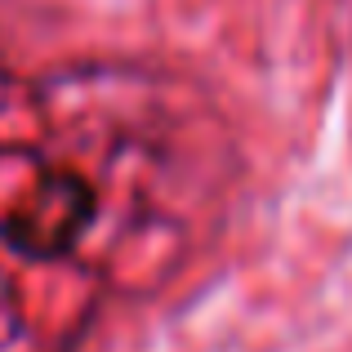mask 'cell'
Masks as SVG:
<instances>
[{"instance_id":"cell-1","label":"cell","mask_w":352,"mask_h":352,"mask_svg":"<svg viewBox=\"0 0 352 352\" xmlns=\"http://www.w3.org/2000/svg\"><path fill=\"white\" fill-rule=\"evenodd\" d=\"M94 210L98 201L85 174L45 170L23 197V206H14V214L5 219V236L27 258H58L85 236V228L94 223Z\"/></svg>"}]
</instances>
